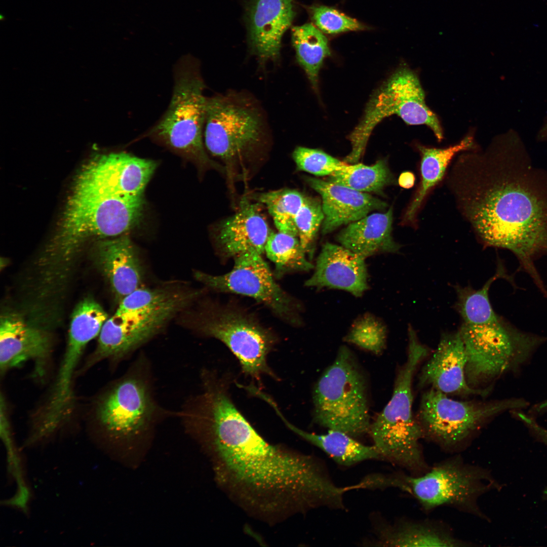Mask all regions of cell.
Here are the masks:
<instances>
[{
  "label": "cell",
  "mask_w": 547,
  "mask_h": 547,
  "mask_svg": "<svg viewBox=\"0 0 547 547\" xmlns=\"http://www.w3.org/2000/svg\"><path fill=\"white\" fill-rule=\"evenodd\" d=\"M157 167L152 160L125 152L101 155L82 170L74 188L113 196H143Z\"/></svg>",
  "instance_id": "9a60e30c"
},
{
  "label": "cell",
  "mask_w": 547,
  "mask_h": 547,
  "mask_svg": "<svg viewBox=\"0 0 547 547\" xmlns=\"http://www.w3.org/2000/svg\"><path fill=\"white\" fill-rule=\"evenodd\" d=\"M199 65L190 59L175 66L170 104L147 135L199 165L217 168L207 154L203 140L207 98Z\"/></svg>",
  "instance_id": "ba28073f"
},
{
  "label": "cell",
  "mask_w": 547,
  "mask_h": 547,
  "mask_svg": "<svg viewBox=\"0 0 547 547\" xmlns=\"http://www.w3.org/2000/svg\"><path fill=\"white\" fill-rule=\"evenodd\" d=\"M144 203L143 196L103 195L74 188L61 231L49 251L50 259L65 265L85 239L126 234L141 218Z\"/></svg>",
  "instance_id": "277c9868"
},
{
  "label": "cell",
  "mask_w": 547,
  "mask_h": 547,
  "mask_svg": "<svg viewBox=\"0 0 547 547\" xmlns=\"http://www.w3.org/2000/svg\"><path fill=\"white\" fill-rule=\"evenodd\" d=\"M96 257L101 270L119 302L141 287V263L134 244L126 233L101 241Z\"/></svg>",
  "instance_id": "603a6c76"
},
{
  "label": "cell",
  "mask_w": 547,
  "mask_h": 547,
  "mask_svg": "<svg viewBox=\"0 0 547 547\" xmlns=\"http://www.w3.org/2000/svg\"><path fill=\"white\" fill-rule=\"evenodd\" d=\"M523 399L491 401H459L429 388L422 396L417 420L423 438L442 450L456 452L490 419L506 411L526 408Z\"/></svg>",
  "instance_id": "30bf717a"
},
{
  "label": "cell",
  "mask_w": 547,
  "mask_h": 547,
  "mask_svg": "<svg viewBox=\"0 0 547 547\" xmlns=\"http://www.w3.org/2000/svg\"><path fill=\"white\" fill-rule=\"evenodd\" d=\"M204 130L205 146L230 172L263 150L268 140L262 110L243 93L207 97Z\"/></svg>",
  "instance_id": "5b68a950"
},
{
  "label": "cell",
  "mask_w": 547,
  "mask_h": 547,
  "mask_svg": "<svg viewBox=\"0 0 547 547\" xmlns=\"http://www.w3.org/2000/svg\"><path fill=\"white\" fill-rule=\"evenodd\" d=\"M308 185L321 197L324 214L322 232L326 235L339 227L357 221L387 204L366 192L327 180L307 177Z\"/></svg>",
  "instance_id": "d6986e66"
},
{
  "label": "cell",
  "mask_w": 547,
  "mask_h": 547,
  "mask_svg": "<svg viewBox=\"0 0 547 547\" xmlns=\"http://www.w3.org/2000/svg\"><path fill=\"white\" fill-rule=\"evenodd\" d=\"M270 405L289 429L320 449L339 465L349 467L366 460H383L374 445H364L356 438L338 431L329 430L324 434L306 432L290 423L275 402Z\"/></svg>",
  "instance_id": "d4e9b609"
},
{
  "label": "cell",
  "mask_w": 547,
  "mask_h": 547,
  "mask_svg": "<svg viewBox=\"0 0 547 547\" xmlns=\"http://www.w3.org/2000/svg\"><path fill=\"white\" fill-rule=\"evenodd\" d=\"M297 60L314 89H317L319 74L324 60L331 54L328 41L315 25L306 23L291 30Z\"/></svg>",
  "instance_id": "4316f807"
},
{
  "label": "cell",
  "mask_w": 547,
  "mask_h": 547,
  "mask_svg": "<svg viewBox=\"0 0 547 547\" xmlns=\"http://www.w3.org/2000/svg\"><path fill=\"white\" fill-rule=\"evenodd\" d=\"M372 545L389 547L474 545L458 539L445 524L431 520L401 519L394 523L382 522L375 527Z\"/></svg>",
  "instance_id": "7402d4cb"
},
{
  "label": "cell",
  "mask_w": 547,
  "mask_h": 547,
  "mask_svg": "<svg viewBox=\"0 0 547 547\" xmlns=\"http://www.w3.org/2000/svg\"><path fill=\"white\" fill-rule=\"evenodd\" d=\"M326 180L367 193L380 192L394 182V178L385 161L379 160L370 166L350 164L347 168L329 175Z\"/></svg>",
  "instance_id": "f1b7e54d"
},
{
  "label": "cell",
  "mask_w": 547,
  "mask_h": 547,
  "mask_svg": "<svg viewBox=\"0 0 547 547\" xmlns=\"http://www.w3.org/2000/svg\"><path fill=\"white\" fill-rule=\"evenodd\" d=\"M512 413L533 434L547 444V429L539 425L531 415L522 413L520 410L512 411Z\"/></svg>",
  "instance_id": "74e56055"
},
{
  "label": "cell",
  "mask_w": 547,
  "mask_h": 547,
  "mask_svg": "<svg viewBox=\"0 0 547 547\" xmlns=\"http://www.w3.org/2000/svg\"><path fill=\"white\" fill-rule=\"evenodd\" d=\"M399 489L429 513L444 506L488 520L479 504L483 495L498 486L490 472L456 455L430 466L424 473H399Z\"/></svg>",
  "instance_id": "9c48e42d"
},
{
  "label": "cell",
  "mask_w": 547,
  "mask_h": 547,
  "mask_svg": "<svg viewBox=\"0 0 547 547\" xmlns=\"http://www.w3.org/2000/svg\"><path fill=\"white\" fill-rule=\"evenodd\" d=\"M457 162L453 187L478 237L512 252L518 270L544 290L535 262L547 255V170L534 165L513 129L496 137L485 153Z\"/></svg>",
  "instance_id": "6da1fadb"
},
{
  "label": "cell",
  "mask_w": 547,
  "mask_h": 547,
  "mask_svg": "<svg viewBox=\"0 0 547 547\" xmlns=\"http://www.w3.org/2000/svg\"><path fill=\"white\" fill-rule=\"evenodd\" d=\"M473 145V137L470 135L466 136L458 143L444 148L417 145V149L421 155V181L406 210L402 223L413 221L425 197L430 189L441 181L452 158L459 152L470 149Z\"/></svg>",
  "instance_id": "484cf974"
},
{
  "label": "cell",
  "mask_w": 547,
  "mask_h": 547,
  "mask_svg": "<svg viewBox=\"0 0 547 547\" xmlns=\"http://www.w3.org/2000/svg\"><path fill=\"white\" fill-rule=\"evenodd\" d=\"M533 411L537 414L542 413L547 411V399L533 406Z\"/></svg>",
  "instance_id": "60d3db41"
},
{
  "label": "cell",
  "mask_w": 547,
  "mask_h": 547,
  "mask_svg": "<svg viewBox=\"0 0 547 547\" xmlns=\"http://www.w3.org/2000/svg\"><path fill=\"white\" fill-rule=\"evenodd\" d=\"M264 252L275 264L278 275L292 271H307L314 268L306 258L297 236L280 231L270 232Z\"/></svg>",
  "instance_id": "f546056e"
},
{
  "label": "cell",
  "mask_w": 547,
  "mask_h": 547,
  "mask_svg": "<svg viewBox=\"0 0 547 547\" xmlns=\"http://www.w3.org/2000/svg\"><path fill=\"white\" fill-rule=\"evenodd\" d=\"M504 278L514 284L513 279L506 274L502 264H498L495 274L489 279L482 288L478 290L470 287L457 286V300L455 307L463 323L468 324H482L493 322L498 316L493 310L489 298V290L492 283L496 279Z\"/></svg>",
  "instance_id": "83f0119b"
},
{
  "label": "cell",
  "mask_w": 547,
  "mask_h": 547,
  "mask_svg": "<svg viewBox=\"0 0 547 547\" xmlns=\"http://www.w3.org/2000/svg\"><path fill=\"white\" fill-rule=\"evenodd\" d=\"M536 138L539 141L547 140V115L544 119L542 125L537 134Z\"/></svg>",
  "instance_id": "ab89813d"
},
{
  "label": "cell",
  "mask_w": 547,
  "mask_h": 547,
  "mask_svg": "<svg viewBox=\"0 0 547 547\" xmlns=\"http://www.w3.org/2000/svg\"><path fill=\"white\" fill-rule=\"evenodd\" d=\"M387 337L384 324L376 317L367 314L357 319L344 337V341L375 355L385 347Z\"/></svg>",
  "instance_id": "836d02e7"
},
{
  "label": "cell",
  "mask_w": 547,
  "mask_h": 547,
  "mask_svg": "<svg viewBox=\"0 0 547 547\" xmlns=\"http://www.w3.org/2000/svg\"><path fill=\"white\" fill-rule=\"evenodd\" d=\"M368 393L366 378L356 358L346 346H341L315 385V421L356 439L369 434L371 422Z\"/></svg>",
  "instance_id": "52a82bcc"
},
{
  "label": "cell",
  "mask_w": 547,
  "mask_h": 547,
  "mask_svg": "<svg viewBox=\"0 0 547 547\" xmlns=\"http://www.w3.org/2000/svg\"><path fill=\"white\" fill-rule=\"evenodd\" d=\"M107 319L106 312L94 300L81 301L73 311L67 345L84 350L90 341L99 335Z\"/></svg>",
  "instance_id": "1f68e13d"
},
{
  "label": "cell",
  "mask_w": 547,
  "mask_h": 547,
  "mask_svg": "<svg viewBox=\"0 0 547 547\" xmlns=\"http://www.w3.org/2000/svg\"><path fill=\"white\" fill-rule=\"evenodd\" d=\"M396 115L409 125H425L441 141L442 128L437 115L426 103L424 91L416 73L409 68L398 69L369 100L359 123L348 136L351 151L344 159L348 164L359 162L375 126L384 119Z\"/></svg>",
  "instance_id": "8fae6325"
},
{
  "label": "cell",
  "mask_w": 547,
  "mask_h": 547,
  "mask_svg": "<svg viewBox=\"0 0 547 547\" xmlns=\"http://www.w3.org/2000/svg\"><path fill=\"white\" fill-rule=\"evenodd\" d=\"M459 331L466 356L467 383L487 394L496 380L519 369L546 340L521 330L500 317L482 324L463 323Z\"/></svg>",
  "instance_id": "8992f818"
},
{
  "label": "cell",
  "mask_w": 547,
  "mask_h": 547,
  "mask_svg": "<svg viewBox=\"0 0 547 547\" xmlns=\"http://www.w3.org/2000/svg\"><path fill=\"white\" fill-rule=\"evenodd\" d=\"M307 10L315 26L327 34H337L368 28L358 20L332 7L316 5L308 7Z\"/></svg>",
  "instance_id": "e575fe53"
},
{
  "label": "cell",
  "mask_w": 547,
  "mask_h": 547,
  "mask_svg": "<svg viewBox=\"0 0 547 547\" xmlns=\"http://www.w3.org/2000/svg\"><path fill=\"white\" fill-rule=\"evenodd\" d=\"M466 364V353L459 331L445 333L441 337L434 354L422 367L418 376V385L446 395H486L468 385L465 377Z\"/></svg>",
  "instance_id": "e0dca14e"
},
{
  "label": "cell",
  "mask_w": 547,
  "mask_h": 547,
  "mask_svg": "<svg viewBox=\"0 0 547 547\" xmlns=\"http://www.w3.org/2000/svg\"><path fill=\"white\" fill-rule=\"evenodd\" d=\"M415 176L411 172H404L401 173L399 177L398 183L400 186L404 188L412 187L415 182Z\"/></svg>",
  "instance_id": "f35d334b"
},
{
  "label": "cell",
  "mask_w": 547,
  "mask_h": 547,
  "mask_svg": "<svg viewBox=\"0 0 547 547\" xmlns=\"http://www.w3.org/2000/svg\"><path fill=\"white\" fill-rule=\"evenodd\" d=\"M296 15L293 0H249L245 18L252 53L262 62L279 59L283 36Z\"/></svg>",
  "instance_id": "2e32d148"
},
{
  "label": "cell",
  "mask_w": 547,
  "mask_h": 547,
  "mask_svg": "<svg viewBox=\"0 0 547 547\" xmlns=\"http://www.w3.org/2000/svg\"><path fill=\"white\" fill-rule=\"evenodd\" d=\"M173 416L176 411L165 408L157 398L152 364L143 352L104 393L96 409L106 436L126 449L146 445L158 425Z\"/></svg>",
  "instance_id": "7a4b0ae2"
},
{
  "label": "cell",
  "mask_w": 547,
  "mask_h": 547,
  "mask_svg": "<svg viewBox=\"0 0 547 547\" xmlns=\"http://www.w3.org/2000/svg\"><path fill=\"white\" fill-rule=\"evenodd\" d=\"M199 292L193 291L159 288L140 287L124 297L116 312L123 313L161 307L189 298H196Z\"/></svg>",
  "instance_id": "d6a6232c"
},
{
  "label": "cell",
  "mask_w": 547,
  "mask_h": 547,
  "mask_svg": "<svg viewBox=\"0 0 547 547\" xmlns=\"http://www.w3.org/2000/svg\"><path fill=\"white\" fill-rule=\"evenodd\" d=\"M194 299H186L156 308L115 312L104 323L97 346L87 365L107 360L113 368L117 367L159 334L174 316Z\"/></svg>",
  "instance_id": "5bb4252c"
},
{
  "label": "cell",
  "mask_w": 547,
  "mask_h": 547,
  "mask_svg": "<svg viewBox=\"0 0 547 547\" xmlns=\"http://www.w3.org/2000/svg\"><path fill=\"white\" fill-rule=\"evenodd\" d=\"M262 254L250 250L234 257L232 269L220 275L200 271L194 272L196 280L214 290L250 297L264 304L280 318L299 324V307L276 283Z\"/></svg>",
  "instance_id": "4fadbf2b"
},
{
  "label": "cell",
  "mask_w": 547,
  "mask_h": 547,
  "mask_svg": "<svg viewBox=\"0 0 547 547\" xmlns=\"http://www.w3.org/2000/svg\"><path fill=\"white\" fill-rule=\"evenodd\" d=\"M292 155L298 170L316 176L330 175L350 165L317 149L299 146Z\"/></svg>",
  "instance_id": "8d00e7d4"
},
{
  "label": "cell",
  "mask_w": 547,
  "mask_h": 547,
  "mask_svg": "<svg viewBox=\"0 0 547 547\" xmlns=\"http://www.w3.org/2000/svg\"><path fill=\"white\" fill-rule=\"evenodd\" d=\"M408 334L406 362L398 372L389 401L371 422L369 434L383 460L405 469L409 474L418 475L430 466L421 444L423 433L412 411V383L428 349L420 342L411 326Z\"/></svg>",
  "instance_id": "3957f363"
},
{
  "label": "cell",
  "mask_w": 547,
  "mask_h": 547,
  "mask_svg": "<svg viewBox=\"0 0 547 547\" xmlns=\"http://www.w3.org/2000/svg\"><path fill=\"white\" fill-rule=\"evenodd\" d=\"M306 198L301 192L289 189L264 192L257 197L267 209L278 231L297 237L295 218Z\"/></svg>",
  "instance_id": "4dcf8cb0"
},
{
  "label": "cell",
  "mask_w": 547,
  "mask_h": 547,
  "mask_svg": "<svg viewBox=\"0 0 547 547\" xmlns=\"http://www.w3.org/2000/svg\"><path fill=\"white\" fill-rule=\"evenodd\" d=\"M50 352L48 336L15 315L3 316L0 325V369L3 373L33 360L37 370Z\"/></svg>",
  "instance_id": "44dd1931"
},
{
  "label": "cell",
  "mask_w": 547,
  "mask_h": 547,
  "mask_svg": "<svg viewBox=\"0 0 547 547\" xmlns=\"http://www.w3.org/2000/svg\"><path fill=\"white\" fill-rule=\"evenodd\" d=\"M393 208L351 222L337 235L340 245L366 259L384 252L395 253L400 246L392 236Z\"/></svg>",
  "instance_id": "cb8c5ba5"
},
{
  "label": "cell",
  "mask_w": 547,
  "mask_h": 547,
  "mask_svg": "<svg viewBox=\"0 0 547 547\" xmlns=\"http://www.w3.org/2000/svg\"><path fill=\"white\" fill-rule=\"evenodd\" d=\"M239 210L217 226L215 242L226 257L254 250L262 254L270 233L267 222L256 205L241 202Z\"/></svg>",
  "instance_id": "ffe728a7"
},
{
  "label": "cell",
  "mask_w": 547,
  "mask_h": 547,
  "mask_svg": "<svg viewBox=\"0 0 547 547\" xmlns=\"http://www.w3.org/2000/svg\"><path fill=\"white\" fill-rule=\"evenodd\" d=\"M324 219L322 203L306 197L295 218V224L301 247L305 252L312 256V246Z\"/></svg>",
  "instance_id": "d590c367"
},
{
  "label": "cell",
  "mask_w": 547,
  "mask_h": 547,
  "mask_svg": "<svg viewBox=\"0 0 547 547\" xmlns=\"http://www.w3.org/2000/svg\"><path fill=\"white\" fill-rule=\"evenodd\" d=\"M365 259L341 245L326 243L317 259L314 273L304 285L342 290L361 296L368 288Z\"/></svg>",
  "instance_id": "ac0fdd59"
},
{
  "label": "cell",
  "mask_w": 547,
  "mask_h": 547,
  "mask_svg": "<svg viewBox=\"0 0 547 547\" xmlns=\"http://www.w3.org/2000/svg\"><path fill=\"white\" fill-rule=\"evenodd\" d=\"M198 329L225 344L246 375L257 380L264 374L275 376L267 363L275 337L254 317L234 308L217 307L204 316Z\"/></svg>",
  "instance_id": "7c38bea8"
}]
</instances>
